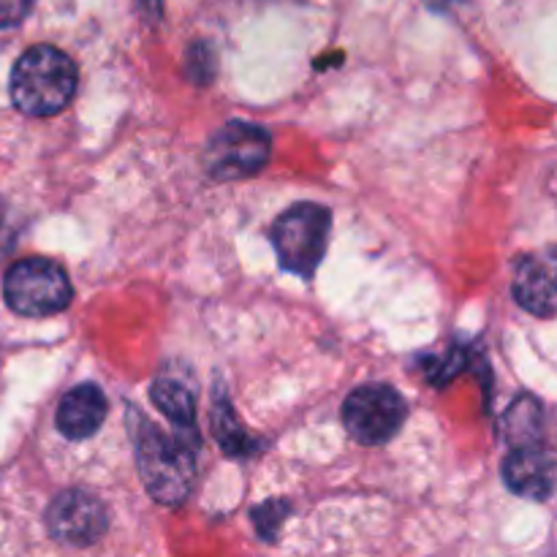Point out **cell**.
<instances>
[{
	"mask_svg": "<svg viewBox=\"0 0 557 557\" xmlns=\"http://www.w3.org/2000/svg\"><path fill=\"white\" fill-rule=\"evenodd\" d=\"M107 509L87 490H65L49 504L47 528L58 542L87 547L107 533Z\"/></svg>",
	"mask_w": 557,
	"mask_h": 557,
	"instance_id": "7",
	"label": "cell"
},
{
	"mask_svg": "<svg viewBox=\"0 0 557 557\" xmlns=\"http://www.w3.org/2000/svg\"><path fill=\"white\" fill-rule=\"evenodd\" d=\"M103 419H107V397L96 384H82L65 392L54 413V424L69 441H85L96 435Z\"/></svg>",
	"mask_w": 557,
	"mask_h": 557,
	"instance_id": "10",
	"label": "cell"
},
{
	"mask_svg": "<svg viewBox=\"0 0 557 557\" xmlns=\"http://www.w3.org/2000/svg\"><path fill=\"white\" fill-rule=\"evenodd\" d=\"M76 82L79 71L69 54L49 44L30 47L11 71V101L30 117H49L69 107Z\"/></svg>",
	"mask_w": 557,
	"mask_h": 557,
	"instance_id": "1",
	"label": "cell"
},
{
	"mask_svg": "<svg viewBox=\"0 0 557 557\" xmlns=\"http://www.w3.org/2000/svg\"><path fill=\"white\" fill-rule=\"evenodd\" d=\"M332 232V212L315 201H299L288 207L272 226V245L283 270L310 277L319 270Z\"/></svg>",
	"mask_w": 557,
	"mask_h": 557,
	"instance_id": "3",
	"label": "cell"
},
{
	"mask_svg": "<svg viewBox=\"0 0 557 557\" xmlns=\"http://www.w3.org/2000/svg\"><path fill=\"white\" fill-rule=\"evenodd\" d=\"M506 435L515 444V449L520 446H542L544 438V411L542 403L533 400L531 395H522L520 400L511 403L509 411H506Z\"/></svg>",
	"mask_w": 557,
	"mask_h": 557,
	"instance_id": "11",
	"label": "cell"
},
{
	"mask_svg": "<svg viewBox=\"0 0 557 557\" xmlns=\"http://www.w3.org/2000/svg\"><path fill=\"white\" fill-rule=\"evenodd\" d=\"M515 299L533 315L549 319L555 313V256L553 250L536 256H525L515 267L511 283Z\"/></svg>",
	"mask_w": 557,
	"mask_h": 557,
	"instance_id": "9",
	"label": "cell"
},
{
	"mask_svg": "<svg viewBox=\"0 0 557 557\" xmlns=\"http://www.w3.org/2000/svg\"><path fill=\"white\" fill-rule=\"evenodd\" d=\"M136 462L145 490L163 506H180L190 495L196 473L194 449L183 438H169L141 419L136 430Z\"/></svg>",
	"mask_w": 557,
	"mask_h": 557,
	"instance_id": "2",
	"label": "cell"
},
{
	"mask_svg": "<svg viewBox=\"0 0 557 557\" xmlns=\"http://www.w3.org/2000/svg\"><path fill=\"white\" fill-rule=\"evenodd\" d=\"M408 417V406L397 389L386 384L359 386L343 403V422L351 438L364 446H381L397 435Z\"/></svg>",
	"mask_w": 557,
	"mask_h": 557,
	"instance_id": "6",
	"label": "cell"
},
{
	"mask_svg": "<svg viewBox=\"0 0 557 557\" xmlns=\"http://www.w3.org/2000/svg\"><path fill=\"white\" fill-rule=\"evenodd\" d=\"M424 3H428L433 11H449L451 5L460 3V0H424Z\"/></svg>",
	"mask_w": 557,
	"mask_h": 557,
	"instance_id": "17",
	"label": "cell"
},
{
	"mask_svg": "<svg viewBox=\"0 0 557 557\" xmlns=\"http://www.w3.org/2000/svg\"><path fill=\"white\" fill-rule=\"evenodd\" d=\"M188 71L194 79L199 82H207L212 79V49L205 47V44H196V47H190L188 52Z\"/></svg>",
	"mask_w": 557,
	"mask_h": 557,
	"instance_id": "14",
	"label": "cell"
},
{
	"mask_svg": "<svg viewBox=\"0 0 557 557\" xmlns=\"http://www.w3.org/2000/svg\"><path fill=\"white\" fill-rule=\"evenodd\" d=\"M152 403L158 406V411L166 413L169 422H174L177 428L188 430L196 422V400L194 392L183 384L180 379L172 375H163L152 384Z\"/></svg>",
	"mask_w": 557,
	"mask_h": 557,
	"instance_id": "12",
	"label": "cell"
},
{
	"mask_svg": "<svg viewBox=\"0 0 557 557\" xmlns=\"http://www.w3.org/2000/svg\"><path fill=\"white\" fill-rule=\"evenodd\" d=\"M506 487L528 500H549L555 493V457L544 446H520L504 462Z\"/></svg>",
	"mask_w": 557,
	"mask_h": 557,
	"instance_id": "8",
	"label": "cell"
},
{
	"mask_svg": "<svg viewBox=\"0 0 557 557\" xmlns=\"http://www.w3.org/2000/svg\"><path fill=\"white\" fill-rule=\"evenodd\" d=\"M11 245H14V237H11V232H9V228H5V223L0 221V256L9 253Z\"/></svg>",
	"mask_w": 557,
	"mask_h": 557,
	"instance_id": "16",
	"label": "cell"
},
{
	"mask_svg": "<svg viewBox=\"0 0 557 557\" xmlns=\"http://www.w3.org/2000/svg\"><path fill=\"white\" fill-rule=\"evenodd\" d=\"M272 156V136L261 125L232 123L221 125L210 136L205 150V166L215 180H243L259 174Z\"/></svg>",
	"mask_w": 557,
	"mask_h": 557,
	"instance_id": "5",
	"label": "cell"
},
{
	"mask_svg": "<svg viewBox=\"0 0 557 557\" xmlns=\"http://www.w3.org/2000/svg\"><path fill=\"white\" fill-rule=\"evenodd\" d=\"M33 0H0V30L11 25H20L30 11Z\"/></svg>",
	"mask_w": 557,
	"mask_h": 557,
	"instance_id": "15",
	"label": "cell"
},
{
	"mask_svg": "<svg viewBox=\"0 0 557 557\" xmlns=\"http://www.w3.org/2000/svg\"><path fill=\"white\" fill-rule=\"evenodd\" d=\"M141 5H145V11H150L152 16L161 14V0H141Z\"/></svg>",
	"mask_w": 557,
	"mask_h": 557,
	"instance_id": "18",
	"label": "cell"
},
{
	"mask_svg": "<svg viewBox=\"0 0 557 557\" xmlns=\"http://www.w3.org/2000/svg\"><path fill=\"white\" fill-rule=\"evenodd\" d=\"M3 297L14 313L44 319L69 308L74 288L60 264L49 259H22L5 272Z\"/></svg>",
	"mask_w": 557,
	"mask_h": 557,
	"instance_id": "4",
	"label": "cell"
},
{
	"mask_svg": "<svg viewBox=\"0 0 557 557\" xmlns=\"http://www.w3.org/2000/svg\"><path fill=\"white\" fill-rule=\"evenodd\" d=\"M215 435L228 455H243V451L253 449V441L245 435L243 424L237 422V413H234V406L228 403L226 395L215 397Z\"/></svg>",
	"mask_w": 557,
	"mask_h": 557,
	"instance_id": "13",
	"label": "cell"
}]
</instances>
